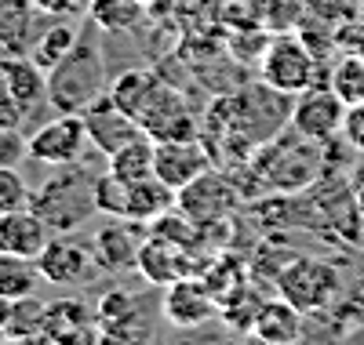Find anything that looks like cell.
Wrapping results in <instances>:
<instances>
[{
	"label": "cell",
	"mask_w": 364,
	"mask_h": 345,
	"mask_svg": "<svg viewBox=\"0 0 364 345\" xmlns=\"http://www.w3.org/2000/svg\"><path fill=\"white\" fill-rule=\"evenodd\" d=\"M99 26L91 22L84 33L77 37L73 51L48 70V106L58 113H84L91 102H99L109 84H106V62L95 44Z\"/></svg>",
	"instance_id": "obj_1"
},
{
	"label": "cell",
	"mask_w": 364,
	"mask_h": 345,
	"mask_svg": "<svg viewBox=\"0 0 364 345\" xmlns=\"http://www.w3.org/2000/svg\"><path fill=\"white\" fill-rule=\"evenodd\" d=\"M95 185H99V175L91 168H84L80 160L77 164H58V171L44 182V190L29 200V207L37 214H44V222L55 233H70L99 211Z\"/></svg>",
	"instance_id": "obj_2"
},
{
	"label": "cell",
	"mask_w": 364,
	"mask_h": 345,
	"mask_svg": "<svg viewBox=\"0 0 364 345\" xmlns=\"http://www.w3.org/2000/svg\"><path fill=\"white\" fill-rule=\"evenodd\" d=\"M259 73H262V84L269 91H277V95H299V91L317 84V55L299 33L288 29V33H277L266 44Z\"/></svg>",
	"instance_id": "obj_3"
},
{
	"label": "cell",
	"mask_w": 364,
	"mask_h": 345,
	"mask_svg": "<svg viewBox=\"0 0 364 345\" xmlns=\"http://www.w3.org/2000/svg\"><path fill=\"white\" fill-rule=\"evenodd\" d=\"M277 291H281V298H288L302 312V317H310V312H321V309H328L331 302L339 298L343 276H339L336 265L324 262V258L295 255L277 276Z\"/></svg>",
	"instance_id": "obj_4"
},
{
	"label": "cell",
	"mask_w": 364,
	"mask_h": 345,
	"mask_svg": "<svg viewBox=\"0 0 364 345\" xmlns=\"http://www.w3.org/2000/svg\"><path fill=\"white\" fill-rule=\"evenodd\" d=\"M346 102L336 95L331 84H314L306 91L295 95L291 106V131L306 142H331L336 135H343L346 124Z\"/></svg>",
	"instance_id": "obj_5"
},
{
	"label": "cell",
	"mask_w": 364,
	"mask_h": 345,
	"mask_svg": "<svg viewBox=\"0 0 364 345\" xmlns=\"http://www.w3.org/2000/svg\"><path fill=\"white\" fill-rule=\"evenodd\" d=\"M139 128L154 138V142H168V138H193V116H190V102L178 87L157 80L154 95L142 102V109L135 113Z\"/></svg>",
	"instance_id": "obj_6"
},
{
	"label": "cell",
	"mask_w": 364,
	"mask_h": 345,
	"mask_svg": "<svg viewBox=\"0 0 364 345\" xmlns=\"http://www.w3.org/2000/svg\"><path fill=\"white\" fill-rule=\"evenodd\" d=\"M91 146L87 138V124L80 113H58L55 120L41 124V128L29 135V156L41 164H77L84 149Z\"/></svg>",
	"instance_id": "obj_7"
},
{
	"label": "cell",
	"mask_w": 364,
	"mask_h": 345,
	"mask_svg": "<svg viewBox=\"0 0 364 345\" xmlns=\"http://www.w3.org/2000/svg\"><path fill=\"white\" fill-rule=\"evenodd\" d=\"M161 305H164V320L171 327H182V331L200 327V324L219 317V298L211 295V288L204 284V276H190V273L164 288V302Z\"/></svg>",
	"instance_id": "obj_8"
},
{
	"label": "cell",
	"mask_w": 364,
	"mask_h": 345,
	"mask_svg": "<svg viewBox=\"0 0 364 345\" xmlns=\"http://www.w3.org/2000/svg\"><path fill=\"white\" fill-rule=\"evenodd\" d=\"M208 171H211V156H208V149L197 138H168V142H157L154 175L161 182H168L175 193L186 190L190 182H197Z\"/></svg>",
	"instance_id": "obj_9"
},
{
	"label": "cell",
	"mask_w": 364,
	"mask_h": 345,
	"mask_svg": "<svg viewBox=\"0 0 364 345\" xmlns=\"http://www.w3.org/2000/svg\"><path fill=\"white\" fill-rule=\"evenodd\" d=\"M80 116H84V124H87V138H91V146H95L102 156H113L120 146H128L132 138L146 135V131L139 128V120H135L132 113L120 109L109 95H102L99 102H91Z\"/></svg>",
	"instance_id": "obj_10"
},
{
	"label": "cell",
	"mask_w": 364,
	"mask_h": 345,
	"mask_svg": "<svg viewBox=\"0 0 364 345\" xmlns=\"http://www.w3.org/2000/svg\"><path fill=\"white\" fill-rule=\"evenodd\" d=\"M55 229L44 222V214L33 207H18L11 214L0 218V255H15V258H41L44 247L51 243Z\"/></svg>",
	"instance_id": "obj_11"
},
{
	"label": "cell",
	"mask_w": 364,
	"mask_h": 345,
	"mask_svg": "<svg viewBox=\"0 0 364 345\" xmlns=\"http://www.w3.org/2000/svg\"><path fill=\"white\" fill-rule=\"evenodd\" d=\"M233 204H237V193L215 171H208L197 182H190L186 190H178V207L186 211L190 218H197L200 226H215L219 218L230 214Z\"/></svg>",
	"instance_id": "obj_12"
},
{
	"label": "cell",
	"mask_w": 364,
	"mask_h": 345,
	"mask_svg": "<svg viewBox=\"0 0 364 345\" xmlns=\"http://www.w3.org/2000/svg\"><path fill=\"white\" fill-rule=\"evenodd\" d=\"M91 262H95V255L73 236H51V243L44 247V255L37 258L41 273L48 284H80V280L91 273Z\"/></svg>",
	"instance_id": "obj_13"
},
{
	"label": "cell",
	"mask_w": 364,
	"mask_h": 345,
	"mask_svg": "<svg viewBox=\"0 0 364 345\" xmlns=\"http://www.w3.org/2000/svg\"><path fill=\"white\" fill-rule=\"evenodd\" d=\"M95 324H99L102 338H113V341H132V338L149 334V327L142 324L139 302L128 291H106L95 309Z\"/></svg>",
	"instance_id": "obj_14"
},
{
	"label": "cell",
	"mask_w": 364,
	"mask_h": 345,
	"mask_svg": "<svg viewBox=\"0 0 364 345\" xmlns=\"http://www.w3.org/2000/svg\"><path fill=\"white\" fill-rule=\"evenodd\" d=\"M142 222H132V218H109V226L95 233V265L106 273H120L132 269L139 258V243H135V229Z\"/></svg>",
	"instance_id": "obj_15"
},
{
	"label": "cell",
	"mask_w": 364,
	"mask_h": 345,
	"mask_svg": "<svg viewBox=\"0 0 364 345\" xmlns=\"http://www.w3.org/2000/svg\"><path fill=\"white\" fill-rule=\"evenodd\" d=\"M135 269L146 284L154 288H168L175 284L178 276H186V251L161 240V236H149L139 243V258H135Z\"/></svg>",
	"instance_id": "obj_16"
},
{
	"label": "cell",
	"mask_w": 364,
	"mask_h": 345,
	"mask_svg": "<svg viewBox=\"0 0 364 345\" xmlns=\"http://www.w3.org/2000/svg\"><path fill=\"white\" fill-rule=\"evenodd\" d=\"M44 338L48 341H91V338H102V331L80 298H58V302H48Z\"/></svg>",
	"instance_id": "obj_17"
},
{
	"label": "cell",
	"mask_w": 364,
	"mask_h": 345,
	"mask_svg": "<svg viewBox=\"0 0 364 345\" xmlns=\"http://www.w3.org/2000/svg\"><path fill=\"white\" fill-rule=\"evenodd\" d=\"M0 70H4L11 91L18 95V102H22L26 109H33V106L48 102V70L37 66L33 55L4 51V55H0Z\"/></svg>",
	"instance_id": "obj_18"
},
{
	"label": "cell",
	"mask_w": 364,
	"mask_h": 345,
	"mask_svg": "<svg viewBox=\"0 0 364 345\" xmlns=\"http://www.w3.org/2000/svg\"><path fill=\"white\" fill-rule=\"evenodd\" d=\"M37 0H0V48L29 55L37 40Z\"/></svg>",
	"instance_id": "obj_19"
},
{
	"label": "cell",
	"mask_w": 364,
	"mask_h": 345,
	"mask_svg": "<svg viewBox=\"0 0 364 345\" xmlns=\"http://www.w3.org/2000/svg\"><path fill=\"white\" fill-rule=\"evenodd\" d=\"M252 334L259 341H269V345L299 341L302 338V312L288 298H266L262 309H259V317H255Z\"/></svg>",
	"instance_id": "obj_20"
},
{
	"label": "cell",
	"mask_w": 364,
	"mask_h": 345,
	"mask_svg": "<svg viewBox=\"0 0 364 345\" xmlns=\"http://www.w3.org/2000/svg\"><path fill=\"white\" fill-rule=\"evenodd\" d=\"M175 204H178V193L168 182H161L157 175L132 182V190H128V218L132 222H142V226H149L154 218H161Z\"/></svg>",
	"instance_id": "obj_21"
},
{
	"label": "cell",
	"mask_w": 364,
	"mask_h": 345,
	"mask_svg": "<svg viewBox=\"0 0 364 345\" xmlns=\"http://www.w3.org/2000/svg\"><path fill=\"white\" fill-rule=\"evenodd\" d=\"M154 153H157V142L149 135H139L128 146H120L113 156H106V164H109L106 171H113L117 178H124V182L149 178L154 175Z\"/></svg>",
	"instance_id": "obj_22"
},
{
	"label": "cell",
	"mask_w": 364,
	"mask_h": 345,
	"mask_svg": "<svg viewBox=\"0 0 364 345\" xmlns=\"http://www.w3.org/2000/svg\"><path fill=\"white\" fill-rule=\"evenodd\" d=\"M77 26L70 22V18H55L51 26H44V33L33 40V48H29V55L37 58V66H44V70H51V66H58L70 51H73V44H77Z\"/></svg>",
	"instance_id": "obj_23"
},
{
	"label": "cell",
	"mask_w": 364,
	"mask_h": 345,
	"mask_svg": "<svg viewBox=\"0 0 364 345\" xmlns=\"http://www.w3.org/2000/svg\"><path fill=\"white\" fill-rule=\"evenodd\" d=\"M44 280L41 265L33 258H15V255H0V295L18 302L37 295V284Z\"/></svg>",
	"instance_id": "obj_24"
},
{
	"label": "cell",
	"mask_w": 364,
	"mask_h": 345,
	"mask_svg": "<svg viewBox=\"0 0 364 345\" xmlns=\"http://www.w3.org/2000/svg\"><path fill=\"white\" fill-rule=\"evenodd\" d=\"M154 87H157V77L149 73V70H124V73L109 84L106 95H109L120 109H124V113L135 116V113L142 109V102L154 95Z\"/></svg>",
	"instance_id": "obj_25"
},
{
	"label": "cell",
	"mask_w": 364,
	"mask_h": 345,
	"mask_svg": "<svg viewBox=\"0 0 364 345\" xmlns=\"http://www.w3.org/2000/svg\"><path fill=\"white\" fill-rule=\"evenodd\" d=\"M142 8L146 4H139V0H91L87 18L99 29H109V33H128L142 18Z\"/></svg>",
	"instance_id": "obj_26"
},
{
	"label": "cell",
	"mask_w": 364,
	"mask_h": 345,
	"mask_svg": "<svg viewBox=\"0 0 364 345\" xmlns=\"http://www.w3.org/2000/svg\"><path fill=\"white\" fill-rule=\"evenodd\" d=\"M328 84L336 87V95L346 106L364 102V55L360 51H346L328 73Z\"/></svg>",
	"instance_id": "obj_27"
},
{
	"label": "cell",
	"mask_w": 364,
	"mask_h": 345,
	"mask_svg": "<svg viewBox=\"0 0 364 345\" xmlns=\"http://www.w3.org/2000/svg\"><path fill=\"white\" fill-rule=\"evenodd\" d=\"M200 276H204V284L211 288V295H215L219 302H226L233 291L245 288L248 265L240 262V258H233V255H219V262H208V269Z\"/></svg>",
	"instance_id": "obj_28"
},
{
	"label": "cell",
	"mask_w": 364,
	"mask_h": 345,
	"mask_svg": "<svg viewBox=\"0 0 364 345\" xmlns=\"http://www.w3.org/2000/svg\"><path fill=\"white\" fill-rule=\"evenodd\" d=\"M44 324H48V302L29 295L11 305V320H8L4 334L8 338H44Z\"/></svg>",
	"instance_id": "obj_29"
},
{
	"label": "cell",
	"mask_w": 364,
	"mask_h": 345,
	"mask_svg": "<svg viewBox=\"0 0 364 345\" xmlns=\"http://www.w3.org/2000/svg\"><path fill=\"white\" fill-rule=\"evenodd\" d=\"M262 302H266V298L245 284L240 291H233L226 302H219V317H223L233 331H252V327H255V317H259V309H262Z\"/></svg>",
	"instance_id": "obj_30"
},
{
	"label": "cell",
	"mask_w": 364,
	"mask_h": 345,
	"mask_svg": "<svg viewBox=\"0 0 364 345\" xmlns=\"http://www.w3.org/2000/svg\"><path fill=\"white\" fill-rule=\"evenodd\" d=\"M128 190L132 182L117 178L113 171L99 175V185H95V204L106 218H128Z\"/></svg>",
	"instance_id": "obj_31"
},
{
	"label": "cell",
	"mask_w": 364,
	"mask_h": 345,
	"mask_svg": "<svg viewBox=\"0 0 364 345\" xmlns=\"http://www.w3.org/2000/svg\"><path fill=\"white\" fill-rule=\"evenodd\" d=\"M302 11H306V0H259V15L273 33L295 29L302 22Z\"/></svg>",
	"instance_id": "obj_32"
},
{
	"label": "cell",
	"mask_w": 364,
	"mask_h": 345,
	"mask_svg": "<svg viewBox=\"0 0 364 345\" xmlns=\"http://www.w3.org/2000/svg\"><path fill=\"white\" fill-rule=\"evenodd\" d=\"M29 200H33V193L22 182L18 168H0V218L18 211V207H29Z\"/></svg>",
	"instance_id": "obj_33"
},
{
	"label": "cell",
	"mask_w": 364,
	"mask_h": 345,
	"mask_svg": "<svg viewBox=\"0 0 364 345\" xmlns=\"http://www.w3.org/2000/svg\"><path fill=\"white\" fill-rule=\"evenodd\" d=\"M29 156V138L18 128H0V168H18Z\"/></svg>",
	"instance_id": "obj_34"
},
{
	"label": "cell",
	"mask_w": 364,
	"mask_h": 345,
	"mask_svg": "<svg viewBox=\"0 0 364 345\" xmlns=\"http://www.w3.org/2000/svg\"><path fill=\"white\" fill-rule=\"evenodd\" d=\"M26 106L18 102V95L11 91L4 70H0V128H22V120H26Z\"/></svg>",
	"instance_id": "obj_35"
},
{
	"label": "cell",
	"mask_w": 364,
	"mask_h": 345,
	"mask_svg": "<svg viewBox=\"0 0 364 345\" xmlns=\"http://www.w3.org/2000/svg\"><path fill=\"white\" fill-rule=\"evenodd\" d=\"M37 8L51 18H77V15H87L91 0H37Z\"/></svg>",
	"instance_id": "obj_36"
},
{
	"label": "cell",
	"mask_w": 364,
	"mask_h": 345,
	"mask_svg": "<svg viewBox=\"0 0 364 345\" xmlns=\"http://www.w3.org/2000/svg\"><path fill=\"white\" fill-rule=\"evenodd\" d=\"M343 135H346V142H350L353 149H360V153H364V102H357V106H350V109H346Z\"/></svg>",
	"instance_id": "obj_37"
},
{
	"label": "cell",
	"mask_w": 364,
	"mask_h": 345,
	"mask_svg": "<svg viewBox=\"0 0 364 345\" xmlns=\"http://www.w3.org/2000/svg\"><path fill=\"white\" fill-rule=\"evenodd\" d=\"M343 44H346V51H360L364 55V26L357 29V37H346Z\"/></svg>",
	"instance_id": "obj_38"
},
{
	"label": "cell",
	"mask_w": 364,
	"mask_h": 345,
	"mask_svg": "<svg viewBox=\"0 0 364 345\" xmlns=\"http://www.w3.org/2000/svg\"><path fill=\"white\" fill-rule=\"evenodd\" d=\"M139 4H154V0H139Z\"/></svg>",
	"instance_id": "obj_39"
}]
</instances>
